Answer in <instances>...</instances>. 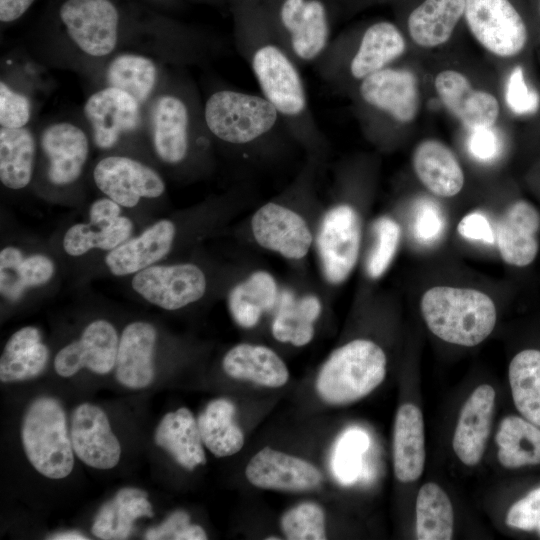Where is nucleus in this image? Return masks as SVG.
<instances>
[{
    "label": "nucleus",
    "instance_id": "nucleus-1",
    "mask_svg": "<svg viewBox=\"0 0 540 540\" xmlns=\"http://www.w3.org/2000/svg\"><path fill=\"white\" fill-rule=\"evenodd\" d=\"M236 45L265 97L294 139L309 150L325 147V136L310 108L300 65L275 33L266 11L244 1L237 18Z\"/></svg>",
    "mask_w": 540,
    "mask_h": 540
},
{
    "label": "nucleus",
    "instance_id": "nucleus-2",
    "mask_svg": "<svg viewBox=\"0 0 540 540\" xmlns=\"http://www.w3.org/2000/svg\"><path fill=\"white\" fill-rule=\"evenodd\" d=\"M203 115L210 135L233 147L250 148L289 133L279 112L261 94L216 90L206 99Z\"/></svg>",
    "mask_w": 540,
    "mask_h": 540
},
{
    "label": "nucleus",
    "instance_id": "nucleus-3",
    "mask_svg": "<svg viewBox=\"0 0 540 540\" xmlns=\"http://www.w3.org/2000/svg\"><path fill=\"white\" fill-rule=\"evenodd\" d=\"M420 309L434 335L459 346L472 347L483 342L497 320L493 300L470 288L432 287L423 294Z\"/></svg>",
    "mask_w": 540,
    "mask_h": 540
},
{
    "label": "nucleus",
    "instance_id": "nucleus-4",
    "mask_svg": "<svg viewBox=\"0 0 540 540\" xmlns=\"http://www.w3.org/2000/svg\"><path fill=\"white\" fill-rule=\"evenodd\" d=\"M405 50L406 40L398 27L379 21L365 28L355 43L345 38L331 41L314 65L326 84L358 85L369 75L390 66Z\"/></svg>",
    "mask_w": 540,
    "mask_h": 540
},
{
    "label": "nucleus",
    "instance_id": "nucleus-5",
    "mask_svg": "<svg viewBox=\"0 0 540 540\" xmlns=\"http://www.w3.org/2000/svg\"><path fill=\"white\" fill-rule=\"evenodd\" d=\"M387 358L383 349L367 339H355L335 349L320 368L315 388L330 405L356 402L384 380Z\"/></svg>",
    "mask_w": 540,
    "mask_h": 540
},
{
    "label": "nucleus",
    "instance_id": "nucleus-6",
    "mask_svg": "<svg viewBox=\"0 0 540 540\" xmlns=\"http://www.w3.org/2000/svg\"><path fill=\"white\" fill-rule=\"evenodd\" d=\"M21 439L34 469L50 479H63L73 470L74 450L61 403L52 397L33 400L25 411Z\"/></svg>",
    "mask_w": 540,
    "mask_h": 540
},
{
    "label": "nucleus",
    "instance_id": "nucleus-7",
    "mask_svg": "<svg viewBox=\"0 0 540 540\" xmlns=\"http://www.w3.org/2000/svg\"><path fill=\"white\" fill-rule=\"evenodd\" d=\"M209 133L191 91L178 87L160 94L150 110V134L157 157L166 164L187 160L193 145L203 146Z\"/></svg>",
    "mask_w": 540,
    "mask_h": 540
},
{
    "label": "nucleus",
    "instance_id": "nucleus-8",
    "mask_svg": "<svg viewBox=\"0 0 540 540\" xmlns=\"http://www.w3.org/2000/svg\"><path fill=\"white\" fill-rule=\"evenodd\" d=\"M278 38L301 66L315 64L329 46L330 23L321 0H279L266 11Z\"/></svg>",
    "mask_w": 540,
    "mask_h": 540
},
{
    "label": "nucleus",
    "instance_id": "nucleus-9",
    "mask_svg": "<svg viewBox=\"0 0 540 540\" xmlns=\"http://www.w3.org/2000/svg\"><path fill=\"white\" fill-rule=\"evenodd\" d=\"M464 16L475 39L498 57H518L530 44L529 27L510 0H465Z\"/></svg>",
    "mask_w": 540,
    "mask_h": 540
},
{
    "label": "nucleus",
    "instance_id": "nucleus-10",
    "mask_svg": "<svg viewBox=\"0 0 540 540\" xmlns=\"http://www.w3.org/2000/svg\"><path fill=\"white\" fill-rule=\"evenodd\" d=\"M59 18L71 42L89 57H106L118 44L120 15L111 0H65Z\"/></svg>",
    "mask_w": 540,
    "mask_h": 540
},
{
    "label": "nucleus",
    "instance_id": "nucleus-11",
    "mask_svg": "<svg viewBox=\"0 0 540 540\" xmlns=\"http://www.w3.org/2000/svg\"><path fill=\"white\" fill-rule=\"evenodd\" d=\"M356 98L364 111L407 124L414 120L419 109L417 78L409 69L390 65L356 85Z\"/></svg>",
    "mask_w": 540,
    "mask_h": 540
},
{
    "label": "nucleus",
    "instance_id": "nucleus-12",
    "mask_svg": "<svg viewBox=\"0 0 540 540\" xmlns=\"http://www.w3.org/2000/svg\"><path fill=\"white\" fill-rule=\"evenodd\" d=\"M361 222L354 207L341 203L324 215L317 236V250L327 281L340 284L353 271L359 256Z\"/></svg>",
    "mask_w": 540,
    "mask_h": 540
},
{
    "label": "nucleus",
    "instance_id": "nucleus-13",
    "mask_svg": "<svg viewBox=\"0 0 540 540\" xmlns=\"http://www.w3.org/2000/svg\"><path fill=\"white\" fill-rule=\"evenodd\" d=\"M132 288L146 301L165 310H177L201 299L206 277L195 264L152 265L137 273Z\"/></svg>",
    "mask_w": 540,
    "mask_h": 540
},
{
    "label": "nucleus",
    "instance_id": "nucleus-14",
    "mask_svg": "<svg viewBox=\"0 0 540 540\" xmlns=\"http://www.w3.org/2000/svg\"><path fill=\"white\" fill-rule=\"evenodd\" d=\"M93 179L106 197L125 208L136 206L141 198H157L165 191L157 171L127 156L111 155L99 160Z\"/></svg>",
    "mask_w": 540,
    "mask_h": 540
},
{
    "label": "nucleus",
    "instance_id": "nucleus-15",
    "mask_svg": "<svg viewBox=\"0 0 540 540\" xmlns=\"http://www.w3.org/2000/svg\"><path fill=\"white\" fill-rule=\"evenodd\" d=\"M141 107L132 95L115 87L105 86L92 93L83 112L94 144L99 149H110L122 136L136 131L142 122Z\"/></svg>",
    "mask_w": 540,
    "mask_h": 540
},
{
    "label": "nucleus",
    "instance_id": "nucleus-16",
    "mask_svg": "<svg viewBox=\"0 0 540 540\" xmlns=\"http://www.w3.org/2000/svg\"><path fill=\"white\" fill-rule=\"evenodd\" d=\"M251 228L262 248L287 259H302L313 243V235L305 219L276 202H268L254 213Z\"/></svg>",
    "mask_w": 540,
    "mask_h": 540
},
{
    "label": "nucleus",
    "instance_id": "nucleus-17",
    "mask_svg": "<svg viewBox=\"0 0 540 540\" xmlns=\"http://www.w3.org/2000/svg\"><path fill=\"white\" fill-rule=\"evenodd\" d=\"M247 480L255 487L287 492H307L321 486L324 477L309 461L264 447L249 460Z\"/></svg>",
    "mask_w": 540,
    "mask_h": 540
},
{
    "label": "nucleus",
    "instance_id": "nucleus-18",
    "mask_svg": "<svg viewBox=\"0 0 540 540\" xmlns=\"http://www.w3.org/2000/svg\"><path fill=\"white\" fill-rule=\"evenodd\" d=\"M69 433L74 453L84 464L100 470L118 464L121 445L100 407L90 403L78 405L71 415Z\"/></svg>",
    "mask_w": 540,
    "mask_h": 540
},
{
    "label": "nucleus",
    "instance_id": "nucleus-19",
    "mask_svg": "<svg viewBox=\"0 0 540 540\" xmlns=\"http://www.w3.org/2000/svg\"><path fill=\"white\" fill-rule=\"evenodd\" d=\"M119 338L114 326L103 319L89 323L81 337L61 348L54 358L56 373L71 377L83 368L105 375L115 368Z\"/></svg>",
    "mask_w": 540,
    "mask_h": 540
},
{
    "label": "nucleus",
    "instance_id": "nucleus-20",
    "mask_svg": "<svg viewBox=\"0 0 540 540\" xmlns=\"http://www.w3.org/2000/svg\"><path fill=\"white\" fill-rule=\"evenodd\" d=\"M540 211L530 201L517 198L502 213L495 238L502 260L513 267L525 268L539 252Z\"/></svg>",
    "mask_w": 540,
    "mask_h": 540
},
{
    "label": "nucleus",
    "instance_id": "nucleus-21",
    "mask_svg": "<svg viewBox=\"0 0 540 540\" xmlns=\"http://www.w3.org/2000/svg\"><path fill=\"white\" fill-rule=\"evenodd\" d=\"M40 147L48 160V179L56 186L72 184L80 177L90 150L86 132L68 121L47 125Z\"/></svg>",
    "mask_w": 540,
    "mask_h": 540
},
{
    "label": "nucleus",
    "instance_id": "nucleus-22",
    "mask_svg": "<svg viewBox=\"0 0 540 540\" xmlns=\"http://www.w3.org/2000/svg\"><path fill=\"white\" fill-rule=\"evenodd\" d=\"M434 85L447 110L468 129L491 127L497 121L500 106L496 97L474 89L464 74L443 70L435 77Z\"/></svg>",
    "mask_w": 540,
    "mask_h": 540
},
{
    "label": "nucleus",
    "instance_id": "nucleus-23",
    "mask_svg": "<svg viewBox=\"0 0 540 540\" xmlns=\"http://www.w3.org/2000/svg\"><path fill=\"white\" fill-rule=\"evenodd\" d=\"M495 390L491 385L478 386L464 403L454 430L453 450L467 465L478 464L491 431Z\"/></svg>",
    "mask_w": 540,
    "mask_h": 540
},
{
    "label": "nucleus",
    "instance_id": "nucleus-24",
    "mask_svg": "<svg viewBox=\"0 0 540 540\" xmlns=\"http://www.w3.org/2000/svg\"><path fill=\"white\" fill-rule=\"evenodd\" d=\"M156 340L157 331L150 323L136 321L124 328L115 363V376L121 385L142 389L153 382Z\"/></svg>",
    "mask_w": 540,
    "mask_h": 540
},
{
    "label": "nucleus",
    "instance_id": "nucleus-25",
    "mask_svg": "<svg viewBox=\"0 0 540 540\" xmlns=\"http://www.w3.org/2000/svg\"><path fill=\"white\" fill-rule=\"evenodd\" d=\"M175 234L172 221L159 220L139 236L109 251L105 257L106 266L116 276L130 275L148 268L169 253Z\"/></svg>",
    "mask_w": 540,
    "mask_h": 540
},
{
    "label": "nucleus",
    "instance_id": "nucleus-26",
    "mask_svg": "<svg viewBox=\"0 0 540 540\" xmlns=\"http://www.w3.org/2000/svg\"><path fill=\"white\" fill-rule=\"evenodd\" d=\"M222 368L230 378L267 388H280L289 380L285 362L274 350L263 345H235L224 355Z\"/></svg>",
    "mask_w": 540,
    "mask_h": 540
},
{
    "label": "nucleus",
    "instance_id": "nucleus-27",
    "mask_svg": "<svg viewBox=\"0 0 540 540\" xmlns=\"http://www.w3.org/2000/svg\"><path fill=\"white\" fill-rule=\"evenodd\" d=\"M412 164L420 182L436 196L452 197L463 188L461 165L451 149L439 140L421 141L414 149Z\"/></svg>",
    "mask_w": 540,
    "mask_h": 540
},
{
    "label": "nucleus",
    "instance_id": "nucleus-28",
    "mask_svg": "<svg viewBox=\"0 0 540 540\" xmlns=\"http://www.w3.org/2000/svg\"><path fill=\"white\" fill-rule=\"evenodd\" d=\"M425 463L424 423L421 410L411 403L396 413L393 431L394 474L402 483L416 481Z\"/></svg>",
    "mask_w": 540,
    "mask_h": 540
},
{
    "label": "nucleus",
    "instance_id": "nucleus-29",
    "mask_svg": "<svg viewBox=\"0 0 540 540\" xmlns=\"http://www.w3.org/2000/svg\"><path fill=\"white\" fill-rule=\"evenodd\" d=\"M155 443L187 470L206 463L197 419L185 407L163 416L155 431Z\"/></svg>",
    "mask_w": 540,
    "mask_h": 540
},
{
    "label": "nucleus",
    "instance_id": "nucleus-30",
    "mask_svg": "<svg viewBox=\"0 0 540 540\" xmlns=\"http://www.w3.org/2000/svg\"><path fill=\"white\" fill-rule=\"evenodd\" d=\"M147 496L137 488L119 490L96 514L91 528L93 535L103 540L127 539L137 519L154 514Z\"/></svg>",
    "mask_w": 540,
    "mask_h": 540
},
{
    "label": "nucleus",
    "instance_id": "nucleus-31",
    "mask_svg": "<svg viewBox=\"0 0 540 540\" xmlns=\"http://www.w3.org/2000/svg\"><path fill=\"white\" fill-rule=\"evenodd\" d=\"M465 10V0H425L408 17L411 39L424 48L446 43Z\"/></svg>",
    "mask_w": 540,
    "mask_h": 540
},
{
    "label": "nucleus",
    "instance_id": "nucleus-32",
    "mask_svg": "<svg viewBox=\"0 0 540 540\" xmlns=\"http://www.w3.org/2000/svg\"><path fill=\"white\" fill-rule=\"evenodd\" d=\"M322 305L315 295L300 298L288 291L279 294L272 334L276 340L296 347L307 345L314 336V322L319 318Z\"/></svg>",
    "mask_w": 540,
    "mask_h": 540
},
{
    "label": "nucleus",
    "instance_id": "nucleus-33",
    "mask_svg": "<svg viewBox=\"0 0 540 540\" xmlns=\"http://www.w3.org/2000/svg\"><path fill=\"white\" fill-rule=\"evenodd\" d=\"M49 350L41 342L36 327L26 326L16 331L7 341L0 358L1 382H15L34 378L45 369Z\"/></svg>",
    "mask_w": 540,
    "mask_h": 540
},
{
    "label": "nucleus",
    "instance_id": "nucleus-34",
    "mask_svg": "<svg viewBox=\"0 0 540 540\" xmlns=\"http://www.w3.org/2000/svg\"><path fill=\"white\" fill-rule=\"evenodd\" d=\"M279 292L274 277L267 271L253 272L235 285L228 295V308L234 321L242 328L255 327L265 312L278 303Z\"/></svg>",
    "mask_w": 540,
    "mask_h": 540
},
{
    "label": "nucleus",
    "instance_id": "nucleus-35",
    "mask_svg": "<svg viewBox=\"0 0 540 540\" xmlns=\"http://www.w3.org/2000/svg\"><path fill=\"white\" fill-rule=\"evenodd\" d=\"M54 271V263L49 257L34 254L25 258L20 249L7 246L0 252L1 295L17 301L26 289L47 283Z\"/></svg>",
    "mask_w": 540,
    "mask_h": 540
},
{
    "label": "nucleus",
    "instance_id": "nucleus-36",
    "mask_svg": "<svg viewBox=\"0 0 540 540\" xmlns=\"http://www.w3.org/2000/svg\"><path fill=\"white\" fill-rule=\"evenodd\" d=\"M235 414L232 401L218 398L210 401L197 418L203 444L216 457L234 455L244 445V433Z\"/></svg>",
    "mask_w": 540,
    "mask_h": 540
},
{
    "label": "nucleus",
    "instance_id": "nucleus-37",
    "mask_svg": "<svg viewBox=\"0 0 540 540\" xmlns=\"http://www.w3.org/2000/svg\"><path fill=\"white\" fill-rule=\"evenodd\" d=\"M36 156V141L31 130L0 128V180L13 190L25 188L31 181Z\"/></svg>",
    "mask_w": 540,
    "mask_h": 540
},
{
    "label": "nucleus",
    "instance_id": "nucleus-38",
    "mask_svg": "<svg viewBox=\"0 0 540 540\" xmlns=\"http://www.w3.org/2000/svg\"><path fill=\"white\" fill-rule=\"evenodd\" d=\"M498 460L508 469L540 464V427L524 417H505L495 436Z\"/></svg>",
    "mask_w": 540,
    "mask_h": 540
},
{
    "label": "nucleus",
    "instance_id": "nucleus-39",
    "mask_svg": "<svg viewBox=\"0 0 540 540\" xmlns=\"http://www.w3.org/2000/svg\"><path fill=\"white\" fill-rule=\"evenodd\" d=\"M158 80L159 68L155 61L134 52L116 55L105 70L106 86L129 93L142 105L153 94Z\"/></svg>",
    "mask_w": 540,
    "mask_h": 540
},
{
    "label": "nucleus",
    "instance_id": "nucleus-40",
    "mask_svg": "<svg viewBox=\"0 0 540 540\" xmlns=\"http://www.w3.org/2000/svg\"><path fill=\"white\" fill-rule=\"evenodd\" d=\"M508 378L517 410L540 427V349L517 352L510 361Z\"/></svg>",
    "mask_w": 540,
    "mask_h": 540
},
{
    "label": "nucleus",
    "instance_id": "nucleus-41",
    "mask_svg": "<svg viewBox=\"0 0 540 540\" xmlns=\"http://www.w3.org/2000/svg\"><path fill=\"white\" fill-rule=\"evenodd\" d=\"M416 537L419 540H450L453 536L452 503L443 489L424 484L416 498Z\"/></svg>",
    "mask_w": 540,
    "mask_h": 540
},
{
    "label": "nucleus",
    "instance_id": "nucleus-42",
    "mask_svg": "<svg viewBox=\"0 0 540 540\" xmlns=\"http://www.w3.org/2000/svg\"><path fill=\"white\" fill-rule=\"evenodd\" d=\"M133 230L132 221L120 216L107 225L77 223L63 238V248L70 256H81L91 249L111 251L128 240Z\"/></svg>",
    "mask_w": 540,
    "mask_h": 540
},
{
    "label": "nucleus",
    "instance_id": "nucleus-43",
    "mask_svg": "<svg viewBox=\"0 0 540 540\" xmlns=\"http://www.w3.org/2000/svg\"><path fill=\"white\" fill-rule=\"evenodd\" d=\"M281 530L289 540L326 539V516L314 502H302L288 509L280 520Z\"/></svg>",
    "mask_w": 540,
    "mask_h": 540
},
{
    "label": "nucleus",
    "instance_id": "nucleus-44",
    "mask_svg": "<svg viewBox=\"0 0 540 540\" xmlns=\"http://www.w3.org/2000/svg\"><path fill=\"white\" fill-rule=\"evenodd\" d=\"M374 246L368 256L366 270L371 278H379L391 264L400 242L401 229L392 218L382 216L373 225Z\"/></svg>",
    "mask_w": 540,
    "mask_h": 540
},
{
    "label": "nucleus",
    "instance_id": "nucleus-45",
    "mask_svg": "<svg viewBox=\"0 0 540 540\" xmlns=\"http://www.w3.org/2000/svg\"><path fill=\"white\" fill-rule=\"evenodd\" d=\"M505 102L518 117H532L540 110V92L529 81L526 68L520 63L514 65L508 75Z\"/></svg>",
    "mask_w": 540,
    "mask_h": 540
},
{
    "label": "nucleus",
    "instance_id": "nucleus-46",
    "mask_svg": "<svg viewBox=\"0 0 540 540\" xmlns=\"http://www.w3.org/2000/svg\"><path fill=\"white\" fill-rule=\"evenodd\" d=\"M367 445L368 437L361 430H351L343 436L335 459V470L342 481L350 482L357 477L361 454Z\"/></svg>",
    "mask_w": 540,
    "mask_h": 540
},
{
    "label": "nucleus",
    "instance_id": "nucleus-47",
    "mask_svg": "<svg viewBox=\"0 0 540 540\" xmlns=\"http://www.w3.org/2000/svg\"><path fill=\"white\" fill-rule=\"evenodd\" d=\"M30 98L8 83L0 82V126L3 128L26 127L31 119Z\"/></svg>",
    "mask_w": 540,
    "mask_h": 540
},
{
    "label": "nucleus",
    "instance_id": "nucleus-48",
    "mask_svg": "<svg viewBox=\"0 0 540 540\" xmlns=\"http://www.w3.org/2000/svg\"><path fill=\"white\" fill-rule=\"evenodd\" d=\"M444 229V216L433 201H421L414 215L413 231L415 238L424 244L436 241Z\"/></svg>",
    "mask_w": 540,
    "mask_h": 540
},
{
    "label": "nucleus",
    "instance_id": "nucleus-49",
    "mask_svg": "<svg viewBox=\"0 0 540 540\" xmlns=\"http://www.w3.org/2000/svg\"><path fill=\"white\" fill-rule=\"evenodd\" d=\"M540 522V487L530 491L525 497L516 501L508 510L506 523L508 526L530 531L537 528Z\"/></svg>",
    "mask_w": 540,
    "mask_h": 540
},
{
    "label": "nucleus",
    "instance_id": "nucleus-50",
    "mask_svg": "<svg viewBox=\"0 0 540 540\" xmlns=\"http://www.w3.org/2000/svg\"><path fill=\"white\" fill-rule=\"evenodd\" d=\"M470 131L467 146L472 157L482 162L494 160L499 155L502 144L493 126Z\"/></svg>",
    "mask_w": 540,
    "mask_h": 540
},
{
    "label": "nucleus",
    "instance_id": "nucleus-51",
    "mask_svg": "<svg viewBox=\"0 0 540 540\" xmlns=\"http://www.w3.org/2000/svg\"><path fill=\"white\" fill-rule=\"evenodd\" d=\"M459 234L469 240L494 243L495 233L486 215L480 212L469 213L458 224Z\"/></svg>",
    "mask_w": 540,
    "mask_h": 540
},
{
    "label": "nucleus",
    "instance_id": "nucleus-52",
    "mask_svg": "<svg viewBox=\"0 0 540 540\" xmlns=\"http://www.w3.org/2000/svg\"><path fill=\"white\" fill-rule=\"evenodd\" d=\"M190 523V516L187 512L178 510L173 512L160 525L149 529L145 533V539H173L177 531Z\"/></svg>",
    "mask_w": 540,
    "mask_h": 540
},
{
    "label": "nucleus",
    "instance_id": "nucleus-53",
    "mask_svg": "<svg viewBox=\"0 0 540 540\" xmlns=\"http://www.w3.org/2000/svg\"><path fill=\"white\" fill-rule=\"evenodd\" d=\"M121 206L114 200L105 197L95 200L89 208V223L107 225L116 221L121 215Z\"/></svg>",
    "mask_w": 540,
    "mask_h": 540
},
{
    "label": "nucleus",
    "instance_id": "nucleus-54",
    "mask_svg": "<svg viewBox=\"0 0 540 540\" xmlns=\"http://www.w3.org/2000/svg\"><path fill=\"white\" fill-rule=\"evenodd\" d=\"M35 0H0V20L11 23L21 18Z\"/></svg>",
    "mask_w": 540,
    "mask_h": 540
},
{
    "label": "nucleus",
    "instance_id": "nucleus-55",
    "mask_svg": "<svg viewBox=\"0 0 540 540\" xmlns=\"http://www.w3.org/2000/svg\"><path fill=\"white\" fill-rule=\"evenodd\" d=\"M174 540H205L207 534L205 530L196 524H187L182 529L177 531L173 536Z\"/></svg>",
    "mask_w": 540,
    "mask_h": 540
},
{
    "label": "nucleus",
    "instance_id": "nucleus-56",
    "mask_svg": "<svg viewBox=\"0 0 540 540\" xmlns=\"http://www.w3.org/2000/svg\"><path fill=\"white\" fill-rule=\"evenodd\" d=\"M49 539H53V540H87L88 538L85 535H83V534H81L79 532L66 531V532L53 534L51 537H49Z\"/></svg>",
    "mask_w": 540,
    "mask_h": 540
},
{
    "label": "nucleus",
    "instance_id": "nucleus-57",
    "mask_svg": "<svg viewBox=\"0 0 540 540\" xmlns=\"http://www.w3.org/2000/svg\"><path fill=\"white\" fill-rule=\"evenodd\" d=\"M536 529H537V530H538V532L540 533V522H539V524H538V526H537V528H536Z\"/></svg>",
    "mask_w": 540,
    "mask_h": 540
},
{
    "label": "nucleus",
    "instance_id": "nucleus-58",
    "mask_svg": "<svg viewBox=\"0 0 540 540\" xmlns=\"http://www.w3.org/2000/svg\"><path fill=\"white\" fill-rule=\"evenodd\" d=\"M538 181H539V183H540V169H539V171H538Z\"/></svg>",
    "mask_w": 540,
    "mask_h": 540
},
{
    "label": "nucleus",
    "instance_id": "nucleus-59",
    "mask_svg": "<svg viewBox=\"0 0 540 540\" xmlns=\"http://www.w3.org/2000/svg\"><path fill=\"white\" fill-rule=\"evenodd\" d=\"M539 11H540V0H539Z\"/></svg>",
    "mask_w": 540,
    "mask_h": 540
}]
</instances>
